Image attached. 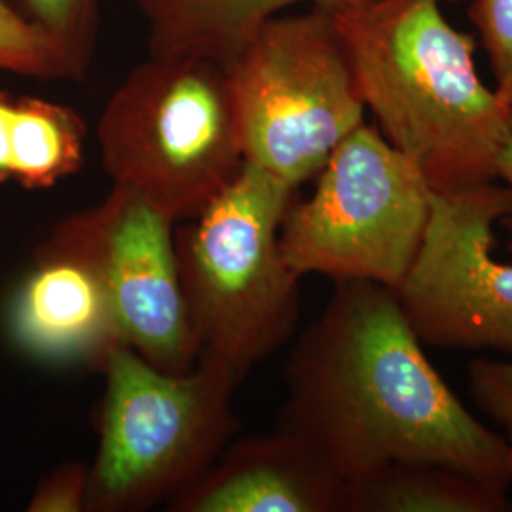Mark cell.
<instances>
[{"instance_id": "obj_12", "label": "cell", "mask_w": 512, "mask_h": 512, "mask_svg": "<svg viewBox=\"0 0 512 512\" xmlns=\"http://www.w3.org/2000/svg\"><path fill=\"white\" fill-rule=\"evenodd\" d=\"M310 2L342 8L365 0H135L147 21L150 54H184L224 61L264 19Z\"/></svg>"}, {"instance_id": "obj_21", "label": "cell", "mask_w": 512, "mask_h": 512, "mask_svg": "<svg viewBox=\"0 0 512 512\" xmlns=\"http://www.w3.org/2000/svg\"><path fill=\"white\" fill-rule=\"evenodd\" d=\"M495 177H497V181H501V183L505 184L509 190H511L512 196V124L511 131H509V137H507V141H505V145L501 148V152H499V158H497V165H495ZM503 222V226L509 230V234H511V241H509V253L512 255V207L511 211L501 219Z\"/></svg>"}, {"instance_id": "obj_17", "label": "cell", "mask_w": 512, "mask_h": 512, "mask_svg": "<svg viewBox=\"0 0 512 512\" xmlns=\"http://www.w3.org/2000/svg\"><path fill=\"white\" fill-rule=\"evenodd\" d=\"M469 18L488 55L495 92L512 109V0H473Z\"/></svg>"}, {"instance_id": "obj_5", "label": "cell", "mask_w": 512, "mask_h": 512, "mask_svg": "<svg viewBox=\"0 0 512 512\" xmlns=\"http://www.w3.org/2000/svg\"><path fill=\"white\" fill-rule=\"evenodd\" d=\"M88 512H143L165 505L219 458L236 433L241 384L222 366L198 361L165 372L128 346L101 368Z\"/></svg>"}, {"instance_id": "obj_3", "label": "cell", "mask_w": 512, "mask_h": 512, "mask_svg": "<svg viewBox=\"0 0 512 512\" xmlns=\"http://www.w3.org/2000/svg\"><path fill=\"white\" fill-rule=\"evenodd\" d=\"M293 186L245 162L196 219L175 228L184 304L200 359L239 382L293 336L300 277L279 234Z\"/></svg>"}, {"instance_id": "obj_8", "label": "cell", "mask_w": 512, "mask_h": 512, "mask_svg": "<svg viewBox=\"0 0 512 512\" xmlns=\"http://www.w3.org/2000/svg\"><path fill=\"white\" fill-rule=\"evenodd\" d=\"M511 207L497 179L431 192L420 251L395 291L423 346L494 349L512 361V264L494 256L495 224Z\"/></svg>"}, {"instance_id": "obj_2", "label": "cell", "mask_w": 512, "mask_h": 512, "mask_svg": "<svg viewBox=\"0 0 512 512\" xmlns=\"http://www.w3.org/2000/svg\"><path fill=\"white\" fill-rule=\"evenodd\" d=\"M456 0H365L329 10L366 110L433 190L495 181L512 109L475 65V38L442 10Z\"/></svg>"}, {"instance_id": "obj_10", "label": "cell", "mask_w": 512, "mask_h": 512, "mask_svg": "<svg viewBox=\"0 0 512 512\" xmlns=\"http://www.w3.org/2000/svg\"><path fill=\"white\" fill-rule=\"evenodd\" d=\"M344 480L300 437L228 442L202 475L165 503L169 512H344Z\"/></svg>"}, {"instance_id": "obj_20", "label": "cell", "mask_w": 512, "mask_h": 512, "mask_svg": "<svg viewBox=\"0 0 512 512\" xmlns=\"http://www.w3.org/2000/svg\"><path fill=\"white\" fill-rule=\"evenodd\" d=\"M16 95L0 90V184L12 183L10 148H12V116Z\"/></svg>"}, {"instance_id": "obj_11", "label": "cell", "mask_w": 512, "mask_h": 512, "mask_svg": "<svg viewBox=\"0 0 512 512\" xmlns=\"http://www.w3.org/2000/svg\"><path fill=\"white\" fill-rule=\"evenodd\" d=\"M8 330L14 344L38 361L99 372L114 349L126 346L92 268L48 241L10 300Z\"/></svg>"}, {"instance_id": "obj_13", "label": "cell", "mask_w": 512, "mask_h": 512, "mask_svg": "<svg viewBox=\"0 0 512 512\" xmlns=\"http://www.w3.org/2000/svg\"><path fill=\"white\" fill-rule=\"evenodd\" d=\"M507 490L448 465L387 463L344 484V512H503Z\"/></svg>"}, {"instance_id": "obj_4", "label": "cell", "mask_w": 512, "mask_h": 512, "mask_svg": "<svg viewBox=\"0 0 512 512\" xmlns=\"http://www.w3.org/2000/svg\"><path fill=\"white\" fill-rule=\"evenodd\" d=\"M112 184L145 196L177 224L196 219L245 164L224 63L150 54L97 120Z\"/></svg>"}, {"instance_id": "obj_7", "label": "cell", "mask_w": 512, "mask_h": 512, "mask_svg": "<svg viewBox=\"0 0 512 512\" xmlns=\"http://www.w3.org/2000/svg\"><path fill=\"white\" fill-rule=\"evenodd\" d=\"M431 192L420 167L363 124L332 152L310 198L289 207L283 258L300 279L317 274L397 291L420 251Z\"/></svg>"}, {"instance_id": "obj_14", "label": "cell", "mask_w": 512, "mask_h": 512, "mask_svg": "<svg viewBox=\"0 0 512 512\" xmlns=\"http://www.w3.org/2000/svg\"><path fill=\"white\" fill-rule=\"evenodd\" d=\"M88 128L76 110L31 95H16L12 116V183L52 188L78 173Z\"/></svg>"}, {"instance_id": "obj_18", "label": "cell", "mask_w": 512, "mask_h": 512, "mask_svg": "<svg viewBox=\"0 0 512 512\" xmlns=\"http://www.w3.org/2000/svg\"><path fill=\"white\" fill-rule=\"evenodd\" d=\"M90 463L65 461L37 486L29 512H88Z\"/></svg>"}, {"instance_id": "obj_15", "label": "cell", "mask_w": 512, "mask_h": 512, "mask_svg": "<svg viewBox=\"0 0 512 512\" xmlns=\"http://www.w3.org/2000/svg\"><path fill=\"white\" fill-rule=\"evenodd\" d=\"M0 71L38 80H78L69 54L8 0H0Z\"/></svg>"}, {"instance_id": "obj_19", "label": "cell", "mask_w": 512, "mask_h": 512, "mask_svg": "<svg viewBox=\"0 0 512 512\" xmlns=\"http://www.w3.org/2000/svg\"><path fill=\"white\" fill-rule=\"evenodd\" d=\"M471 395L480 410L497 423L512 416V361L478 359L469 366Z\"/></svg>"}, {"instance_id": "obj_1", "label": "cell", "mask_w": 512, "mask_h": 512, "mask_svg": "<svg viewBox=\"0 0 512 512\" xmlns=\"http://www.w3.org/2000/svg\"><path fill=\"white\" fill-rule=\"evenodd\" d=\"M279 427L344 482L387 463L448 465L509 488V444L465 408L427 359L397 293L336 281L285 365Z\"/></svg>"}, {"instance_id": "obj_16", "label": "cell", "mask_w": 512, "mask_h": 512, "mask_svg": "<svg viewBox=\"0 0 512 512\" xmlns=\"http://www.w3.org/2000/svg\"><path fill=\"white\" fill-rule=\"evenodd\" d=\"M25 18L63 46L80 74L92 63L99 33L101 0H8Z\"/></svg>"}, {"instance_id": "obj_6", "label": "cell", "mask_w": 512, "mask_h": 512, "mask_svg": "<svg viewBox=\"0 0 512 512\" xmlns=\"http://www.w3.org/2000/svg\"><path fill=\"white\" fill-rule=\"evenodd\" d=\"M245 162L298 188L365 124L348 52L327 8L264 19L222 61Z\"/></svg>"}, {"instance_id": "obj_9", "label": "cell", "mask_w": 512, "mask_h": 512, "mask_svg": "<svg viewBox=\"0 0 512 512\" xmlns=\"http://www.w3.org/2000/svg\"><path fill=\"white\" fill-rule=\"evenodd\" d=\"M175 228L145 196L112 184L97 205L61 220L48 243L92 268L129 349L183 374L198 365L200 348L184 304Z\"/></svg>"}, {"instance_id": "obj_22", "label": "cell", "mask_w": 512, "mask_h": 512, "mask_svg": "<svg viewBox=\"0 0 512 512\" xmlns=\"http://www.w3.org/2000/svg\"><path fill=\"white\" fill-rule=\"evenodd\" d=\"M503 427L507 429V444H509V467H511V475H512V416L509 420L503 423Z\"/></svg>"}]
</instances>
